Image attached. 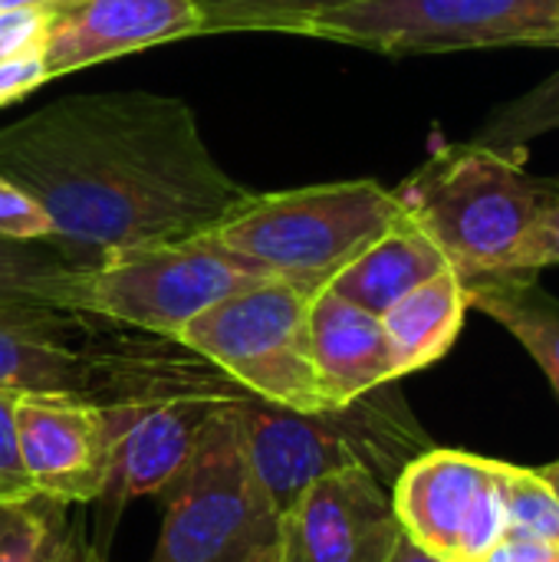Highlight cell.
Returning a JSON list of instances; mask_svg holds the SVG:
<instances>
[{
  "label": "cell",
  "instance_id": "cell-11",
  "mask_svg": "<svg viewBox=\"0 0 559 562\" xmlns=\"http://www.w3.org/2000/svg\"><path fill=\"white\" fill-rule=\"evenodd\" d=\"M399 540L392 491L362 468L313 481L277 524L280 562H392Z\"/></svg>",
  "mask_w": 559,
  "mask_h": 562
},
{
  "label": "cell",
  "instance_id": "cell-10",
  "mask_svg": "<svg viewBox=\"0 0 559 562\" xmlns=\"http://www.w3.org/2000/svg\"><path fill=\"white\" fill-rule=\"evenodd\" d=\"M504 471L468 451H422L389 487L402 537L441 562H481L507 530Z\"/></svg>",
  "mask_w": 559,
  "mask_h": 562
},
{
  "label": "cell",
  "instance_id": "cell-31",
  "mask_svg": "<svg viewBox=\"0 0 559 562\" xmlns=\"http://www.w3.org/2000/svg\"><path fill=\"white\" fill-rule=\"evenodd\" d=\"M392 562H441V560L428 557V553H425V550H418L409 537H402V540H399V547H395V553H392Z\"/></svg>",
  "mask_w": 559,
  "mask_h": 562
},
{
  "label": "cell",
  "instance_id": "cell-2",
  "mask_svg": "<svg viewBox=\"0 0 559 562\" xmlns=\"http://www.w3.org/2000/svg\"><path fill=\"white\" fill-rule=\"evenodd\" d=\"M92 319L59 306L0 310V392L63 395L99 408L168 395H247L175 339L109 346Z\"/></svg>",
  "mask_w": 559,
  "mask_h": 562
},
{
  "label": "cell",
  "instance_id": "cell-32",
  "mask_svg": "<svg viewBox=\"0 0 559 562\" xmlns=\"http://www.w3.org/2000/svg\"><path fill=\"white\" fill-rule=\"evenodd\" d=\"M72 0H0V10H13V7H33V10H59Z\"/></svg>",
  "mask_w": 559,
  "mask_h": 562
},
{
  "label": "cell",
  "instance_id": "cell-7",
  "mask_svg": "<svg viewBox=\"0 0 559 562\" xmlns=\"http://www.w3.org/2000/svg\"><path fill=\"white\" fill-rule=\"evenodd\" d=\"M237 402L214 412L188 471L161 494L165 524L148 562H247L277 540L280 514L244 454Z\"/></svg>",
  "mask_w": 559,
  "mask_h": 562
},
{
  "label": "cell",
  "instance_id": "cell-15",
  "mask_svg": "<svg viewBox=\"0 0 559 562\" xmlns=\"http://www.w3.org/2000/svg\"><path fill=\"white\" fill-rule=\"evenodd\" d=\"M310 352L333 405H349L399 382L382 316L320 290L310 300Z\"/></svg>",
  "mask_w": 559,
  "mask_h": 562
},
{
  "label": "cell",
  "instance_id": "cell-18",
  "mask_svg": "<svg viewBox=\"0 0 559 562\" xmlns=\"http://www.w3.org/2000/svg\"><path fill=\"white\" fill-rule=\"evenodd\" d=\"M468 306L504 326L550 379L559 398V300L537 277H488L465 283Z\"/></svg>",
  "mask_w": 559,
  "mask_h": 562
},
{
  "label": "cell",
  "instance_id": "cell-36",
  "mask_svg": "<svg viewBox=\"0 0 559 562\" xmlns=\"http://www.w3.org/2000/svg\"><path fill=\"white\" fill-rule=\"evenodd\" d=\"M547 562H559V550H554V553H550V560Z\"/></svg>",
  "mask_w": 559,
  "mask_h": 562
},
{
  "label": "cell",
  "instance_id": "cell-9",
  "mask_svg": "<svg viewBox=\"0 0 559 562\" xmlns=\"http://www.w3.org/2000/svg\"><path fill=\"white\" fill-rule=\"evenodd\" d=\"M260 280L270 277L234 257L211 234H201L99 260L86 273L82 313L138 333L178 339L194 316Z\"/></svg>",
  "mask_w": 559,
  "mask_h": 562
},
{
  "label": "cell",
  "instance_id": "cell-3",
  "mask_svg": "<svg viewBox=\"0 0 559 562\" xmlns=\"http://www.w3.org/2000/svg\"><path fill=\"white\" fill-rule=\"evenodd\" d=\"M250 471L283 514L313 481L336 471H372L385 487L428 451V435L399 395L395 382L329 412H293L254 395L234 405Z\"/></svg>",
  "mask_w": 559,
  "mask_h": 562
},
{
  "label": "cell",
  "instance_id": "cell-22",
  "mask_svg": "<svg viewBox=\"0 0 559 562\" xmlns=\"http://www.w3.org/2000/svg\"><path fill=\"white\" fill-rule=\"evenodd\" d=\"M204 33L217 30H280L300 33L303 20L359 0H194Z\"/></svg>",
  "mask_w": 559,
  "mask_h": 562
},
{
  "label": "cell",
  "instance_id": "cell-16",
  "mask_svg": "<svg viewBox=\"0 0 559 562\" xmlns=\"http://www.w3.org/2000/svg\"><path fill=\"white\" fill-rule=\"evenodd\" d=\"M468 310L465 283L451 267L392 303L382 313V329L392 349L395 375L405 379L445 359L465 329Z\"/></svg>",
  "mask_w": 559,
  "mask_h": 562
},
{
  "label": "cell",
  "instance_id": "cell-17",
  "mask_svg": "<svg viewBox=\"0 0 559 562\" xmlns=\"http://www.w3.org/2000/svg\"><path fill=\"white\" fill-rule=\"evenodd\" d=\"M441 270H448V263L438 247L409 217H402L346 270H339L326 290L382 316L392 303H399L405 293H412Z\"/></svg>",
  "mask_w": 559,
  "mask_h": 562
},
{
  "label": "cell",
  "instance_id": "cell-19",
  "mask_svg": "<svg viewBox=\"0 0 559 562\" xmlns=\"http://www.w3.org/2000/svg\"><path fill=\"white\" fill-rule=\"evenodd\" d=\"M92 267L69 257L49 240L0 237V310L10 306H59L82 313V286Z\"/></svg>",
  "mask_w": 559,
  "mask_h": 562
},
{
  "label": "cell",
  "instance_id": "cell-35",
  "mask_svg": "<svg viewBox=\"0 0 559 562\" xmlns=\"http://www.w3.org/2000/svg\"><path fill=\"white\" fill-rule=\"evenodd\" d=\"M247 562H280V550H277V540L270 543V547H264V550H257L254 557Z\"/></svg>",
  "mask_w": 559,
  "mask_h": 562
},
{
  "label": "cell",
  "instance_id": "cell-27",
  "mask_svg": "<svg viewBox=\"0 0 559 562\" xmlns=\"http://www.w3.org/2000/svg\"><path fill=\"white\" fill-rule=\"evenodd\" d=\"M16 398L13 392H0V484L30 491V481L23 474V461H20V438H16Z\"/></svg>",
  "mask_w": 559,
  "mask_h": 562
},
{
  "label": "cell",
  "instance_id": "cell-28",
  "mask_svg": "<svg viewBox=\"0 0 559 562\" xmlns=\"http://www.w3.org/2000/svg\"><path fill=\"white\" fill-rule=\"evenodd\" d=\"M43 82H49V69H46L43 53L0 59V105H10V102L30 95Z\"/></svg>",
  "mask_w": 559,
  "mask_h": 562
},
{
  "label": "cell",
  "instance_id": "cell-6",
  "mask_svg": "<svg viewBox=\"0 0 559 562\" xmlns=\"http://www.w3.org/2000/svg\"><path fill=\"white\" fill-rule=\"evenodd\" d=\"M310 300V293L283 280H260L194 316L175 342L260 402L329 412L339 405L329 402L313 366Z\"/></svg>",
  "mask_w": 559,
  "mask_h": 562
},
{
  "label": "cell",
  "instance_id": "cell-21",
  "mask_svg": "<svg viewBox=\"0 0 559 562\" xmlns=\"http://www.w3.org/2000/svg\"><path fill=\"white\" fill-rule=\"evenodd\" d=\"M550 132H559V69L550 72L544 82H537L534 89H527L524 95L491 112V119L478 128L471 142L491 151L521 158L530 142Z\"/></svg>",
  "mask_w": 559,
  "mask_h": 562
},
{
  "label": "cell",
  "instance_id": "cell-4",
  "mask_svg": "<svg viewBox=\"0 0 559 562\" xmlns=\"http://www.w3.org/2000/svg\"><path fill=\"white\" fill-rule=\"evenodd\" d=\"M402 217L395 191L376 181H333L247 194L211 237L257 273L316 296Z\"/></svg>",
  "mask_w": 559,
  "mask_h": 562
},
{
  "label": "cell",
  "instance_id": "cell-13",
  "mask_svg": "<svg viewBox=\"0 0 559 562\" xmlns=\"http://www.w3.org/2000/svg\"><path fill=\"white\" fill-rule=\"evenodd\" d=\"M247 398V395H241ZM227 395H168L142 405L105 408L115 448L109 487L102 497L125 504L132 497H161L191 464L201 435Z\"/></svg>",
  "mask_w": 559,
  "mask_h": 562
},
{
  "label": "cell",
  "instance_id": "cell-14",
  "mask_svg": "<svg viewBox=\"0 0 559 562\" xmlns=\"http://www.w3.org/2000/svg\"><path fill=\"white\" fill-rule=\"evenodd\" d=\"M204 33L194 0H72L49 10L43 59L49 79Z\"/></svg>",
  "mask_w": 559,
  "mask_h": 562
},
{
  "label": "cell",
  "instance_id": "cell-1",
  "mask_svg": "<svg viewBox=\"0 0 559 562\" xmlns=\"http://www.w3.org/2000/svg\"><path fill=\"white\" fill-rule=\"evenodd\" d=\"M0 175L43 204L53 244L86 267L211 234L250 194L188 102L138 89L56 99L3 125Z\"/></svg>",
  "mask_w": 559,
  "mask_h": 562
},
{
  "label": "cell",
  "instance_id": "cell-23",
  "mask_svg": "<svg viewBox=\"0 0 559 562\" xmlns=\"http://www.w3.org/2000/svg\"><path fill=\"white\" fill-rule=\"evenodd\" d=\"M504 510H507V527H521V530L559 547V497L540 481V474L534 468L507 464Z\"/></svg>",
  "mask_w": 559,
  "mask_h": 562
},
{
  "label": "cell",
  "instance_id": "cell-5",
  "mask_svg": "<svg viewBox=\"0 0 559 562\" xmlns=\"http://www.w3.org/2000/svg\"><path fill=\"white\" fill-rule=\"evenodd\" d=\"M557 191L530 178L521 158L465 142L432 155L395 188V198L461 283H474L501 273L534 214Z\"/></svg>",
  "mask_w": 559,
  "mask_h": 562
},
{
  "label": "cell",
  "instance_id": "cell-25",
  "mask_svg": "<svg viewBox=\"0 0 559 562\" xmlns=\"http://www.w3.org/2000/svg\"><path fill=\"white\" fill-rule=\"evenodd\" d=\"M0 237L7 240H49L53 244V221L43 204L26 194L16 181L0 175Z\"/></svg>",
  "mask_w": 559,
  "mask_h": 562
},
{
  "label": "cell",
  "instance_id": "cell-20",
  "mask_svg": "<svg viewBox=\"0 0 559 562\" xmlns=\"http://www.w3.org/2000/svg\"><path fill=\"white\" fill-rule=\"evenodd\" d=\"M66 507L40 494L0 504V562H59L72 527Z\"/></svg>",
  "mask_w": 559,
  "mask_h": 562
},
{
  "label": "cell",
  "instance_id": "cell-29",
  "mask_svg": "<svg viewBox=\"0 0 559 562\" xmlns=\"http://www.w3.org/2000/svg\"><path fill=\"white\" fill-rule=\"evenodd\" d=\"M554 550H559V547L521 530V527H507L481 562H547Z\"/></svg>",
  "mask_w": 559,
  "mask_h": 562
},
{
  "label": "cell",
  "instance_id": "cell-26",
  "mask_svg": "<svg viewBox=\"0 0 559 562\" xmlns=\"http://www.w3.org/2000/svg\"><path fill=\"white\" fill-rule=\"evenodd\" d=\"M46 26H49V10H33V7L0 10V59L43 53Z\"/></svg>",
  "mask_w": 559,
  "mask_h": 562
},
{
  "label": "cell",
  "instance_id": "cell-24",
  "mask_svg": "<svg viewBox=\"0 0 559 562\" xmlns=\"http://www.w3.org/2000/svg\"><path fill=\"white\" fill-rule=\"evenodd\" d=\"M547 267H559V191L534 214L530 227L494 277H537Z\"/></svg>",
  "mask_w": 559,
  "mask_h": 562
},
{
  "label": "cell",
  "instance_id": "cell-30",
  "mask_svg": "<svg viewBox=\"0 0 559 562\" xmlns=\"http://www.w3.org/2000/svg\"><path fill=\"white\" fill-rule=\"evenodd\" d=\"M59 562H105V557H102V550L89 547L86 537H82L79 530H72L69 547H66V553H63V560Z\"/></svg>",
  "mask_w": 559,
  "mask_h": 562
},
{
  "label": "cell",
  "instance_id": "cell-8",
  "mask_svg": "<svg viewBox=\"0 0 559 562\" xmlns=\"http://www.w3.org/2000/svg\"><path fill=\"white\" fill-rule=\"evenodd\" d=\"M300 33L385 56L559 46V0H359L303 20Z\"/></svg>",
  "mask_w": 559,
  "mask_h": 562
},
{
  "label": "cell",
  "instance_id": "cell-33",
  "mask_svg": "<svg viewBox=\"0 0 559 562\" xmlns=\"http://www.w3.org/2000/svg\"><path fill=\"white\" fill-rule=\"evenodd\" d=\"M537 474H540V481L554 491L559 497V461H550V464H544V468H534Z\"/></svg>",
  "mask_w": 559,
  "mask_h": 562
},
{
  "label": "cell",
  "instance_id": "cell-12",
  "mask_svg": "<svg viewBox=\"0 0 559 562\" xmlns=\"http://www.w3.org/2000/svg\"><path fill=\"white\" fill-rule=\"evenodd\" d=\"M16 438L23 474L40 497L69 507L105 494L115 448L105 408L63 395H20Z\"/></svg>",
  "mask_w": 559,
  "mask_h": 562
},
{
  "label": "cell",
  "instance_id": "cell-34",
  "mask_svg": "<svg viewBox=\"0 0 559 562\" xmlns=\"http://www.w3.org/2000/svg\"><path fill=\"white\" fill-rule=\"evenodd\" d=\"M33 497L30 491H20V487H10V484H0V504H10V501H26Z\"/></svg>",
  "mask_w": 559,
  "mask_h": 562
}]
</instances>
